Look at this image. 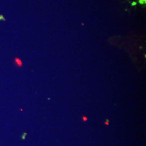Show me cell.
<instances>
[{
    "instance_id": "obj_1",
    "label": "cell",
    "mask_w": 146,
    "mask_h": 146,
    "mask_svg": "<svg viewBox=\"0 0 146 146\" xmlns=\"http://www.w3.org/2000/svg\"><path fill=\"white\" fill-rule=\"evenodd\" d=\"M14 61H15V63L17 67H20L22 66V61H21L20 59H19L18 58H16Z\"/></svg>"
},
{
    "instance_id": "obj_2",
    "label": "cell",
    "mask_w": 146,
    "mask_h": 146,
    "mask_svg": "<svg viewBox=\"0 0 146 146\" xmlns=\"http://www.w3.org/2000/svg\"><path fill=\"white\" fill-rule=\"evenodd\" d=\"M139 2L141 4H145L146 3V0H140Z\"/></svg>"
},
{
    "instance_id": "obj_3",
    "label": "cell",
    "mask_w": 146,
    "mask_h": 146,
    "mask_svg": "<svg viewBox=\"0 0 146 146\" xmlns=\"http://www.w3.org/2000/svg\"><path fill=\"white\" fill-rule=\"evenodd\" d=\"M104 124L106 125H110V121L108 120H106V121L104 122Z\"/></svg>"
},
{
    "instance_id": "obj_4",
    "label": "cell",
    "mask_w": 146,
    "mask_h": 146,
    "mask_svg": "<svg viewBox=\"0 0 146 146\" xmlns=\"http://www.w3.org/2000/svg\"><path fill=\"white\" fill-rule=\"evenodd\" d=\"M82 120H83L84 121H87V120H88V119H87V117H86V116H82Z\"/></svg>"
}]
</instances>
